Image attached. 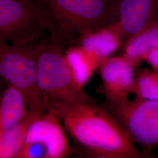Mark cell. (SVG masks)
<instances>
[{
  "mask_svg": "<svg viewBox=\"0 0 158 158\" xmlns=\"http://www.w3.org/2000/svg\"><path fill=\"white\" fill-rule=\"evenodd\" d=\"M64 55L74 83L83 89L101 61L80 46L70 48Z\"/></svg>",
  "mask_w": 158,
  "mask_h": 158,
  "instance_id": "cell-12",
  "label": "cell"
},
{
  "mask_svg": "<svg viewBox=\"0 0 158 158\" xmlns=\"http://www.w3.org/2000/svg\"><path fill=\"white\" fill-rule=\"evenodd\" d=\"M61 123L53 110L41 112L29 125L23 145L40 143L45 147L48 158L68 157L74 150L70 145Z\"/></svg>",
  "mask_w": 158,
  "mask_h": 158,
  "instance_id": "cell-7",
  "label": "cell"
},
{
  "mask_svg": "<svg viewBox=\"0 0 158 158\" xmlns=\"http://www.w3.org/2000/svg\"><path fill=\"white\" fill-rule=\"evenodd\" d=\"M156 21H157V22H158V18H157V20H156Z\"/></svg>",
  "mask_w": 158,
  "mask_h": 158,
  "instance_id": "cell-18",
  "label": "cell"
},
{
  "mask_svg": "<svg viewBox=\"0 0 158 158\" xmlns=\"http://www.w3.org/2000/svg\"><path fill=\"white\" fill-rule=\"evenodd\" d=\"M135 66L123 55L102 60L98 69L107 102H123L133 94Z\"/></svg>",
  "mask_w": 158,
  "mask_h": 158,
  "instance_id": "cell-8",
  "label": "cell"
},
{
  "mask_svg": "<svg viewBox=\"0 0 158 158\" xmlns=\"http://www.w3.org/2000/svg\"><path fill=\"white\" fill-rule=\"evenodd\" d=\"M38 85L45 108L57 103L94 101L74 83L59 42L46 44L38 59Z\"/></svg>",
  "mask_w": 158,
  "mask_h": 158,
  "instance_id": "cell-4",
  "label": "cell"
},
{
  "mask_svg": "<svg viewBox=\"0 0 158 158\" xmlns=\"http://www.w3.org/2000/svg\"><path fill=\"white\" fill-rule=\"evenodd\" d=\"M49 108L89 158H149L113 114L94 101L57 103Z\"/></svg>",
  "mask_w": 158,
  "mask_h": 158,
  "instance_id": "cell-1",
  "label": "cell"
},
{
  "mask_svg": "<svg viewBox=\"0 0 158 158\" xmlns=\"http://www.w3.org/2000/svg\"><path fill=\"white\" fill-rule=\"evenodd\" d=\"M45 43L16 45L0 42V75L23 94L29 109L45 111L38 85V59Z\"/></svg>",
  "mask_w": 158,
  "mask_h": 158,
  "instance_id": "cell-3",
  "label": "cell"
},
{
  "mask_svg": "<svg viewBox=\"0 0 158 158\" xmlns=\"http://www.w3.org/2000/svg\"><path fill=\"white\" fill-rule=\"evenodd\" d=\"M15 158H48L45 147L38 143L24 144Z\"/></svg>",
  "mask_w": 158,
  "mask_h": 158,
  "instance_id": "cell-16",
  "label": "cell"
},
{
  "mask_svg": "<svg viewBox=\"0 0 158 158\" xmlns=\"http://www.w3.org/2000/svg\"><path fill=\"white\" fill-rule=\"evenodd\" d=\"M30 111L22 93L8 84L1 96L0 133L17 124Z\"/></svg>",
  "mask_w": 158,
  "mask_h": 158,
  "instance_id": "cell-11",
  "label": "cell"
},
{
  "mask_svg": "<svg viewBox=\"0 0 158 158\" xmlns=\"http://www.w3.org/2000/svg\"><path fill=\"white\" fill-rule=\"evenodd\" d=\"M133 94L136 98L158 101V71L145 69L136 76Z\"/></svg>",
  "mask_w": 158,
  "mask_h": 158,
  "instance_id": "cell-15",
  "label": "cell"
},
{
  "mask_svg": "<svg viewBox=\"0 0 158 158\" xmlns=\"http://www.w3.org/2000/svg\"><path fill=\"white\" fill-rule=\"evenodd\" d=\"M39 114L30 111L17 124L0 133V158H15L23 145L29 125Z\"/></svg>",
  "mask_w": 158,
  "mask_h": 158,
  "instance_id": "cell-14",
  "label": "cell"
},
{
  "mask_svg": "<svg viewBox=\"0 0 158 158\" xmlns=\"http://www.w3.org/2000/svg\"><path fill=\"white\" fill-rule=\"evenodd\" d=\"M48 27L44 0H0V42L31 44Z\"/></svg>",
  "mask_w": 158,
  "mask_h": 158,
  "instance_id": "cell-5",
  "label": "cell"
},
{
  "mask_svg": "<svg viewBox=\"0 0 158 158\" xmlns=\"http://www.w3.org/2000/svg\"><path fill=\"white\" fill-rule=\"evenodd\" d=\"M105 108L143 152L154 158L157 152L158 157V101L135 97L116 102L106 101Z\"/></svg>",
  "mask_w": 158,
  "mask_h": 158,
  "instance_id": "cell-6",
  "label": "cell"
},
{
  "mask_svg": "<svg viewBox=\"0 0 158 158\" xmlns=\"http://www.w3.org/2000/svg\"><path fill=\"white\" fill-rule=\"evenodd\" d=\"M158 46V23L156 21L126 42L123 55L137 68L140 63L144 61L147 54Z\"/></svg>",
  "mask_w": 158,
  "mask_h": 158,
  "instance_id": "cell-13",
  "label": "cell"
},
{
  "mask_svg": "<svg viewBox=\"0 0 158 158\" xmlns=\"http://www.w3.org/2000/svg\"><path fill=\"white\" fill-rule=\"evenodd\" d=\"M53 39L95 31L117 20V0H44Z\"/></svg>",
  "mask_w": 158,
  "mask_h": 158,
  "instance_id": "cell-2",
  "label": "cell"
},
{
  "mask_svg": "<svg viewBox=\"0 0 158 158\" xmlns=\"http://www.w3.org/2000/svg\"><path fill=\"white\" fill-rule=\"evenodd\" d=\"M158 0H117L115 25L127 42L151 27L157 20Z\"/></svg>",
  "mask_w": 158,
  "mask_h": 158,
  "instance_id": "cell-9",
  "label": "cell"
},
{
  "mask_svg": "<svg viewBox=\"0 0 158 158\" xmlns=\"http://www.w3.org/2000/svg\"><path fill=\"white\" fill-rule=\"evenodd\" d=\"M144 61L147 62L152 69L158 71V46L147 54Z\"/></svg>",
  "mask_w": 158,
  "mask_h": 158,
  "instance_id": "cell-17",
  "label": "cell"
},
{
  "mask_svg": "<svg viewBox=\"0 0 158 158\" xmlns=\"http://www.w3.org/2000/svg\"><path fill=\"white\" fill-rule=\"evenodd\" d=\"M123 41L118 29L113 23L81 35L80 46L102 62L117 51Z\"/></svg>",
  "mask_w": 158,
  "mask_h": 158,
  "instance_id": "cell-10",
  "label": "cell"
}]
</instances>
